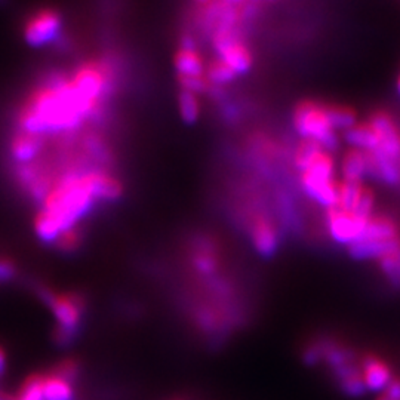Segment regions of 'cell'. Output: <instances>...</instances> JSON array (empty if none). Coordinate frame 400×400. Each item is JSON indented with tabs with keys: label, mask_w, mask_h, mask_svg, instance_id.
<instances>
[{
	"label": "cell",
	"mask_w": 400,
	"mask_h": 400,
	"mask_svg": "<svg viewBox=\"0 0 400 400\" xmlns=\"http://www.w3.org/2000/svg\"><path fill=\"white\" fill-rule=\"evenodd\" d=\"M92 202L94 197L83 184L82 177L67 175L46 194L43 209L57 215L65 227H72L82 215L89 212Z\"/></svg>",
	"instance_id": "6da1fadb"
},
{
	"label": "cell",
	"mask_w": 400,
	"mask_h": 400,
	"mask_svg": "<svg viewBox=\"0 0 400 400\" xmlns=\"http://www.w3.org/2000/svg\"><path fill=\"white\" fill-rule=\"evenodd\" d=\"M294 126L304 140L318 143L326 152L338 147V137L326 118V107L306 101L294 111Z\"/></svg>",
	"instance_id": "7a4b0ae2"
},
{
	"label": "cell",
	"mask_w": 400,
	"mask_h": 400,
	"mask_svg": "<svg viewBox=\"0 0 400 400\" xmlns=\"http://www.w3.org/2000/svg\"><path fill=\"white\" fill-rule=\"evenodd\" d=\"M301 184L304 191L316 202L335 208L338 205V186L333 181V162L328 153H321L303 172Z\"/></svg>",
	"instance_id": "3957f363"
},
{
	"label": "cell",
	"mask_w": 400,
	"mask_h": 400,
	"mask_svg": "<svg viewBox=\"0 0 400 400\" xmlns=\"http://www.w3.org/2000/svg\"><path fill=\"white\" fill-rule=\"evenodd\" d=\"M111 82L110 67L99 61L83 62L73 74L70 83L83 103L96 111L101 109V98Z\"/></svg>",
	"instance_id": "277c9868"
},
{
	"label": "cell",
	"mask_w": 400,
	"mask_h": 400,
	"mask_svg": "<svg viewBox=\"0 0 400 400\" xmlns=\"http://www.w3.org/2000/svg\"><path fill=\"white\" fill-rule=\"evenodd\" d=\"M215 51L235 73H246L252 65V54L243 43L236 28L218 27L212 39Z\"/></svg>",
	"instance_id": "5b68a950"
},
{
	"label": "cell",
	"mask_w": 400,
	"mask_h": 400,
	"mask_svg": "<svg viewBox=\"0 0 400 400\" xmlns=\"http://www.w3.org/2000/svg\"><path fill=\"white\" fill-rule=\"evenodd\" d=\"M39 296L52 310L58 321V326L77 330L82 321V314L85 311V299L79 294H55L48 288L39 289Z\"/></svg>",
	"instance_id": "8992f818"
},
{
	"label": "cell",
	"mask_w": 400,
	"mask_h": 400,
	"mask_svg": "<svg viewBox=\"0 0 400 400\" xmlns=\"http://www.w3.org/2000/svg\"><path fill=\"white\" fill-rule=\"evenodd\" d=\"M61 28V15L51 8L33 13L24 26V39L30 46H43L57 38Z\"/></svg>",
	"instance_id": "52a82bcc"
},
{
	"label": "cell",
	"mask_w": 400,
	"mask_h": 400,
	"mask_svg": "<svg viewBox=\"0 0 400 400\" xmlns=\"http://www.w3.org/2000/svg\"><path fill=\"white\" fill-rule=\"evenodd\" d=\"M366 223L357 220L353 212H347L338 206L330 208L328 212L329 235L338 243H355L365 230Z\"/></svg>",
	"instance_id": "ba28073f"
},
{
	"label": "cell",
	"mask_w": 400,
	"mask_h": 400,
	"mask_svg": "<svg viewBox=\"0 0 400 400\" xmlns=\"http://www.w3.org/2000/svg\"><path fill=\"white\" fill-rule=\"evenodd\" d=\"M370 125L379 140V147L375 152H379L397 162L400 159V133L390 119V116L386 113H377L372 116Z\"/></svg>",
	"instance_id": "9c48e42d"
},
{
	"label": "cell",
	"mask_w": 400,
	"mask_h": 400,
	"mask_svg": "<svg viewBox=\"0 0 400 400\" xmlns=\"http://www.w3.org/2000/svg\"><path fill=\"white\" fill-rule=\"evenodd\" d=\"M80 177H82L83 184L87 186L94 200L101 199V200H110V202H113V200H118L123 193L122 182L119 179H116L109 172L91 171Z\"/></svg>",
	"instance_id": "30bf717a"
},
{
	"label": "cell",
	"mask_w": 400,
	"mask_h": 400,
	"mask_svg": "<svg viewBox=\"0 0 400 400\" xmlns=\"http://www.w3.org/2000/svg\"><path fill=\"white\" fill-rule=\"evenodd\" d=\"M400 249V240H359L350 245V254L357 260H382Z\"/></svg>",
	"instance_id": "8fae6325"
},
{
	"label": "cell",
	"mask_w": 400,
	"mask_h": 400,
	"mask_svg": "<svg viewBox=\"0 0 400 400\" xmlns=\"http://www.w3.org/2000/svg\"><path fill=\"white\" fill-rule=\"evenodd\" d=\"M251 238L255 249L262 257H272L277 251V233L269 220L258 218L251 228Z\"/></svg>",
	"instance_id": "7c38bea8"
},
{
	"label": "cell",
	"mask_w": 400,
	"mask_h": 400,
	"mask_svg": "<svg viewBox=\"0 0 400 400\" xmlns=\"http://www.w3.org/2000/svg\"><path fill=\"white\" fill-rule=\"evenodd\" d=\"M363 371H365V386L368 390L372 391H382L387 390L390 386L391 379V372L387 366L379 362L375 357H366L363 362Z\"/></svg>",
	"instance_id": "4fadbf2b"
},
{
	"label": "cell",
	"mask_w": 400,
	"mask_h": 400,
	"mask_svg": "<svg viewBox=\"0 0 400 400\" xmlns=\"http://www.w3.org/2000/svg\"><path fill=\"white\" fill-rule=\"evenodd\" d=\"M42 145H43V140H42L40 135L20 130L12 138L11 153L16 160L27 162V160L35 157L40 152Z\"/></svg>",
	"instance_id": "5bb4252c"
},
{
	"label": "cell",
	"mask_w": 400,
	"mask_h": 400,
	"mask_svg": "<svg viewBox=\"0 0 400 400\" xmlns=\"http://www.w3.org/2000/svg\"><path fill=\"white\" fill-rule=\"evenodd\" d=\"M366 175H370V155L353 148V152H350L343 160L344 181L360 182Z\"/></svg>",
	"instance_id": "9a60e30c"
},
{
	"label": "cell",
	"mask_w": 400,
	"mask_h": 400,
	"mask_svg": "<svg viewBox=\"0 0 400 400\" xmlns=\"http://www.w3.org/2000/svg\"><path fill=\"white\" fill-rule=\"evenodd\" d=\"M175 69L178 76L182 77H200L204 74V60L191 48H179L175 54Z\"/></svg>",
	"instance_id": "2e32d148"
},
{
	"label": "cell",
	"mask_w": 400,
	"mask_h": 400,
	"mask_svg": "<svg viewBox=\"0 0 400 400\" xmlns=\"http://www.w3.org/2000/svg\"><path fill=\"white\" fill-rule=\"evenodd\" d=\"M345 141L356 150L372 153L379 147V140L371 125H355L345 130Z\"/></svg>",
	"instance_id": "e0dca14e"
},
{
	"label": "cell",
	"mask_w": 400,
	"mask_h": 400,
	"mask_svg": "<svg viewBox=\"0 0 400 400\" xmlns=\"http://www.w3.org/2000/svg\"><path fill=\"white\" fill-rule=\"evenodd\" d=\"M67 228L65 224L58 218L57 215L42 209L35 218V233L36 236L43 242H55L60 233Z\"/></svg>",
	"instance_id": "ac0fdd59"
},
{
	"label": "cell",
	"mask_w": 400,
	"mask_h": 400,
	"mask_svg": "<svg viewBox=\"0 0 400 400\" xmlns=\"http://www.w3.org/2000/svg\"><path fill=\"white\" fill-rule=\"evenodd\" d=\"M397 239V228L396 226L386 218V216H377L366 223L365 230L360 235V238L356 240H391Z\"/></svg>",
	"instance_id": "d6986e66"
},
{
	"label": "cell",
	"mask_w": 400,
	"mask_h": 400,
	"mask_svg": "<svg viewBox=\"0 0 400 400\" xmlns=\"http://www.w3.org/2000/svg\"><path fill=\"white\" fill-rule=\"evenodd\" d=\"M363 187L360 182H352V181H344L343 184L338 186V208L353 212L357 206L359 200L363 194Z\"/></svg>",
	"instance_id": "ffe728a7"
},
{
	"label": "cell",
	"mask_w": 400,
	"mask_h": 400,
	"mask_svg": "<svg viewBox=\"0 0 400 400\" xmlns=\"http://www.w3.org/2000/svg\"><path fill=\"white\" fill-rule=\"evenodd\" d=\"M43 391L46 400H73L72 384L61 379L55 374L45 377Z\"/></svg>",
	"instance_id": "44dd1931"
},
{
	"label": "cell",
	"mask_w": 400,
	"mask_h": 400,
	"mask_svg": "<svg viewBox=\"0 0 400 400\" xmlns=\"http://www.w3.org/2000/svg\"><path fill=\"white\" fill-rule=\"evenodd\" d=\"M236 73L221 58L211 60L206 65V79L211 85H224L235 80Z\"/></svg>",
	"instance_id": "7402d4cb"
},
{
	"label": "cell",
	"mask_w": 400,
	"mask_h": 400,
	"mask_svg": "<svg viewBox=\"0 0 400 400\" xmlns=\"http://www.w3.org/2000/svg\"><path fill=\"white\" fill-rule=\"evenodd\" d=\"M178 106H179L181 118L187 125H191L199 119L200 104L194 92L181 89L178 95Z\"/></svg>",
	"instance_id": "603a6c76"
},
{
	"label": "cell",
	"mask_w": 400,
	"mask_h": 400,
	"mask_svg": "<svg viewBox=\"0 0 400 400\" xmlns=\"http://www.w3.org/2000/svg\"><path fill=\"white\" fill-rule=\"evenodd\" d=\"M326 118L333 130L335 129L347 130L350 128H353L356 122L355 113L347 107H340V106L326 107Z\"/></svg>",
	"instance_id": "cb8c5ba5"
},
{
	"label": "cell",
	"mask_w": 400,
	"mask_h": 400,
	"mask_svg": "<svg viewBox=\"0 0 400 400\" xmlns=\"http://www.w3.org/2000/svg\"><path fill=\"white\" fill-rule=\"evenodd\" d=\"M325 150L316 143V141H311V140H304L301 143V145L298 147L296 150V155H295V166L296 168L304 172L309 166L311 165V162L318 157L321 153H323Z\"/></svg>",
	"instance_id": "d4e9b609"
},
{
	"label": "cell",
	"mask_w": 400,
	"mask_h": 400,
	"mask_svg": "<svg viewBox=\"0 0 400 400\" xmlns=\"http://www.w3.org/2000/svg\"><path fill=\"white\" fill-rule=\"evenodd\" d=\"M193 267L200 274H212L218 267V260L209 248H199L193 255Z\"/></svg>",
	"instance_id": "484cf974"
},
{
	"label": "cell",
	"mask_w": 400,
	"mask_h": 400,
	"mask_svg": "<svg viewBox=\"0 0 400 400\" xmlns=\"http://www.w3.org/2000/svg\"><path fill=\"white\" fill-rule=\"evenodd\" d=\"M43 384H45L43 375H39V374L31 375L30 378L24 381V384L21 386L20 394L18 397H16V400H46Z\"/></svg>",
	"instance_id": "4316f807"
},
{
	"label": "cell",
	"mask_w": 400,
	"mask_h": 400,
	"mask_svg": "<svg viewBox=\"0 0 400 400\" xmlns=\"http://www.w3.org/2000/svg\"><path fill=\"white\" fill-rule=\"evenodd\" d=\"M82 243V233L77 227L72 226L64 228L60 236L55 239V245L62 252H73L76 249H79Z\"/></svg>",
	"instance_id": "83f0119b"
},
{
	"label": "cell",
	"mask_w": 400,
	"mask_h": 400,
	"mask_svg": "<svg viewBox=\"0 0 400 400\" xmlns=\"http://www.w3.org/2000/svg\"><path fill=\"white\" fill-rule=\"evenodd\" d=\"M381 270L396 287H400V249L379 260Z\"/></svg>",
	"instance_id": "f1b7e54d"
},
{
	"label": "cell",
	"mask_w": 400,
	"mask_h": 400,
	"mask_svg": "<svg viewBox=\"0 0 400 400\" xmlns=\"http://www.w3.org/2000/svg\"><path fill=\"white\" fill-rule=\"evenodd\" d=\"M374 208V194L370 190H363V194L359 200L357 206L353 211V215L356 216L357 220L368 223L371 220V212Z\"/></svg>",
	"instance_id": "f546056e"
},
{
	"label": "cell",
	"mask_w": 400,
	"mask_h": 400,
	"mask_svg": "<svg viewBox=\"0 0 400 400\" xmlns=\"http://www.w3.org/2000/svg\"><path fill=\"white\" fill-rule=\"evenodd\" d=\"M54 374L57 377H60L61 379L69 382V384H72V382L76 381L77 377H79V365H77L76 360L67 359L57 366V370L54 371Z\"/></svg>",
	"instance_id": "4dcf8cb0"
},
{
	"label": "cell",
	"mask_w": 400,
	"mask_h": 400,
	"mask_svg": "<svg viewBox=\"0 0 400 400\" xmlns=\"http://www.w3.org/2000/svg\"><path fill=\"white\" fill-rule=\"evenodd\" d=\"M341 389L345 394L348 396H353V397H357V396H362L366 390V386H365V381L363 378H360L357 374L353 375V377H348L345 379L341 381Z\"/></svg>",
	"instance_id": "1f68e13d"
},
{
	"label": "cell",
	"mask_w": 400,
	"mask_h": 400,
	"mask_svg": "<svg viewBox=\"0 0 400 400\" xmlns=\"http://www.w3.org/2000/svg\"><path fill=\"white\" fill-rule=\"evenodd\" d=\"M77 333H79L77 330H72V329H67V328H62V326H57L55 333H54V340L60 345H69V344H72L76 340Z\"/></svg>",
	"instance_id": "d6a6232c"
},
{
	"label": "cell",
	"mask_w": 400,
	"mask_h": 400,
	"mask_svg": "<svg viewBox=\"0 0 400 400\" xmlns=\"http://www.w3.org/2000/svg\"><path fill=\"white\" fill-rule=\"evenodd\" d=\"M15 274V265L8 260H0V280H8Z\"/></svg>",
	"instance_id": "836d02e7"
},
{
	"label": "cell",
	"mask_w": 400,
	"mask_h": 400,
	"mask_svg": "<svg viewBox=\"0 0 400 400\" xmlns=\"http://www.w3.org/2000/svg\"><path fill=\"white\" fill-rule=\"evenodd\" d=\"M386 396L390 400H400V379H393L386 390Z\"/></svg>",
	"instance_id": "e575fe53"
},
{
	"label": "cell",
	"mask_w": 400,
	"mask_h": 400,
	"mask_svg": "<svg viewBox=\"0 0 400 400\" xmlns=\"http://www.w3.org/2000/svg\"><path fill=\"white\" fill-rule=\"evenodd\" d=\"M5 370H6V355H5L4 350L0 348V377L4 375Z\"/></svg>",
	"instance_id": "d590c367"
},
{
	"label": "cell",
	"mask_w": 400,
	"mask_h": 400,
	"mask_svg": "<svg viewBox=\"0 0 400 400\" xmlns=\"http://www.w3.org/2000/svg\"><path fill=\"white\" fill-rule=\"evenodd\" d=\"M0 400H16L13 396L5 393V391H0Z\"/></svg>",
	"instance_id": "8d00e7d4"
},
{
	"label": "cell",
	"mask_w": 400,
	"mask_h": 400,
	"mask_svg": "<svg viewBox=\"0 0 400 400\" xmlns=\"http://www.w3.org/2000/svg\"><path fill=\"white\" fill-rule=\"evenodd\" d=\"M378 400H390V399H389V397H387V396L384 394V396H382V397H379Z\"/></svg>",
	"instance_id": "74e56055"
},
{
	"label": "cell",
	"mask_w": 400,
	"mask_h": 400,
	"mask_svg": "<svg viewBox=\"0 0 400 400\" xmlns=\"http://www.w3.org/2000/svg\"><path fill=\"white\" fill-rule=\"evenodd\" d=\"M399 92H400V79H399Z\"/></svg>",
	"instance_id": "f35d334b"
}]
</instances>
